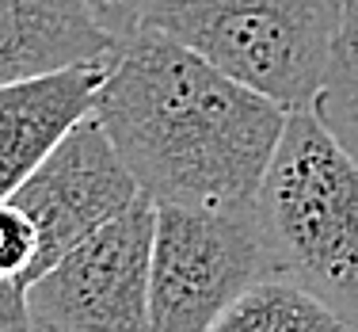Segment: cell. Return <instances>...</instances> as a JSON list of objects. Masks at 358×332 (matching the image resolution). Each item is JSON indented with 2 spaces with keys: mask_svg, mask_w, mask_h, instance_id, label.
Returning a JSON list of instances; mask_svg holds the SVG:
<instances>
[{
  "mask_svg": "<svg viewBox=\"0 0 358 332\" xmlns=\"http://www.w3.org/2000/svg\"><path fill=\"white\" fill-rule=\"evenodd\" d=\"M92 115L157 207H252L289 111L141 27L110 57Z\"/></svg>",
  "mask_w": 358,
  "mask_h": 332,
  "instance_id": "6da1fadb",
  "label": "cell"
},
{
  "mask_svg": "<svg viewBox=\"0 0 358 332\" xmlns=\"http://www.w3.org/2000/svg\"><path fill=\"white\" fill-rule=\"evenodd\" d=\"M252 210L275 275L358 321V157L313 107L286 115Z\"/></svg>",
  "mask_w": 358,
  "mask_h": 332,
  "instance_id": "7a4b0ae2",
  "label": "cell"
},
{
  "mask_svg": "<svg viewBox=\"0 0 358 332\" xmlns=\"http://www.w3.org/2000/svg\"><path fill=\"white\" fill-rule=\"evenodd\" d=\"M347 0H149L141 27L164 31L199 57L286 111L324 88Z\"/></svg>",
  "mask_w": 358,
  "mask_h": 332,
  "instance_id": "3957f363",
  "label": "cell"
},
{
  "mask_svg": "<svg viewBox=\"0 0 358 332\" xmlns=\"http://www.w3.org/2000/svg\"><path fill=\"white\" fill-rule=\"evenodd\" d=\"M275 275L252 207H157L149 332H206L259 279Z\"/></svg>",
  "mask_w": 358,
  "mask_h": 332,
  "instance_id": "277c9868",
  "label": "cell"
},
{
  "mask_svg": "<svg viewBox=\"0 0 358 332\" xmlns=\"http://www.w3.org/2000/svg\"><path fill=\"white\" fill-rule=\"evenodd\" d=\"M157 202L138 195L126 210L76 241L27 286L35 328L149 332V271Z\"/></svg>",
  "mask_w": 358,
  "mask_h": 332,
  "instance_id": "5b68a950",
  "label": "cell"
},
{
  "mask_svg": "<svg viewBox=\"0 0 358 332\" xmlns=\"http://www.w3.org/2000/svg\"><path fill=\"white\" fill-rule=\"evenodd\" d=\"M138 195L141 191L134 184L130 168L122 165L118 149L110 146L99 118L84 115L31 168L27 180L8 199L38 229V275H42L57 256H65L76 241L96 233L103 221L130 207Z\"/></svg>",
  "mask_w": 358,
  "mask_h": 332,
  "instance_id": "8992f818",
  "label": "cell"
},
{
  "mask_svg": "<svg viewBox=\"0 0 358 332\" xmlns=\"http://www.w3.org/2000/svg\"><path fill=\"white\" fill-rule=\"evenodd\" d=\"M110 62L73 65L31 81L0 84V199L15 191L27 172L65 134L96 111V92Z\"/></svg>",
  "mask_w": 358,
  "mask_h": 332,
  "instance_id": "52a82bcc",
  "label": "cell"
},
{
  "mask_svg": "<svg viewBox=\"0 0 358 332\" xmlns=\"http://www.w3.org/2000/svg\"><path fill=\"white\" fill-rule=\"evenodd\" d=\"M118 46L80 0H0V84L110 62Z\"/></svg>",
  "mask_w": 358,
  "mask_h": 332,
  "instance_id": "ba28073f",
  "label": "cell"
},
{
  "mask_svg": "<svg viewBox=\"0 0 358 332\" xmlns=\"http://www.w3.org/2000/svg\"><path fill=\"white\" fill-rule=\"evenodd\" d=\"M206 332H358L351 317L286 275L248 286Z\"/></svg>",
  "mask_w": 358,
  "mask_h": 332,
  "instance_id": "9c48e42d",
  "label": "cell"
},
{
  "mask_svg": "<svg viewBox=\"0 0 358 332\" xmlns=\"http://www.w3.org/2000/svg\"><path fill=\"white\" fill-rule=\"evenodd\" d=\"M313 111L358 157V0H347L343 31H339L324 88L313 99Z\"/></svg>",
  "mask_w": 358,
  "mask_h": 332,
  "instance_id": "30bf717a",
  "label": "cell"
},
{
  "mask_svg": "<svg viewBox=\"0 0 358 332\" xmlns=\"http://www.w3.org/2000/svg\"><path fill=\"white\" fill-rule=\"evenodd\" d=\"M38 275V229L12 199H0V279L31 286Z\"/></svg>",
  "mask_w": 358,
  "mask_h": 332,
  "instance_id": "8fae6325",
  "label": "cell"
},
{
  "mask_svg": "<svg viewBox=\"0 0 358 332\" xmlns=\"http://www.w3.org/2000/svg\"><path fill=\"white\" fill-rule=\"evenodd\" d=\"M80 4L88 8V15L107 31L110 39L126 42L130 35H138V31H141L149 0H80Z\"/></svg>",
  "mask_w": 358,
  "mask_h": 332,
  "instance_id": "7c38bea8",
  "label": "cell"
},
{
  "mask_svg": "<svg viewBox=\"0 0 358 332\" xmlns=\"http://www.w3.org/2000/svg\"><path fill=\"white\" fill-rule=\"evenodd\" d=\"M0 332H35L27 286L20 279H0Z\"/></svg>",
  "mask_w": 358,
  "mask_h": 332,
  "instance_id": "4fadbf2b",
  "label": "cell"
},
{
  "mask_svg": "<svg viewBox=\"0 0 358 332\" xmlns=\"http://www.w3.org/2000/svg\"><path fill=\"white\" fill-rule=\"evenodd\" d=\"M35 332H46V328H35Z\"/></svg>",
  "mask_w": 358,
  "mask_h": 332,
  "instance_id": "5bb4252c",
  "label": "cell"
},
{
  "mask_svg": "<svg viewBox=\"0 0 358 332\" xmlns=\"http://www.w3.org/2000/svg\"><path fill=\"white\" fill-rule=\"evenodd\" d=\"M355 325H358V321H355Z\"/></svg>",
  "mask_w": 358,
  "mask_h": 332,
  "instance_id": "9a60e30c",
  "label": "cell"
}]
</instances>
